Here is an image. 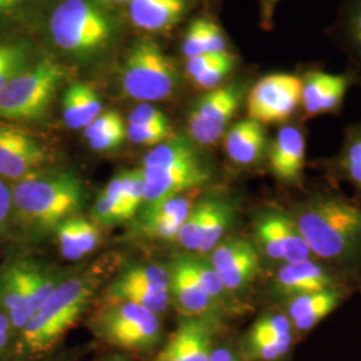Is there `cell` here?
Masks as SVG:
<instances>
[{"instance_id": "obj_1", "label": "cell", "mask_w": 361, "mask_h": 361, "mask_svg": "<svg viewBox=\"0 0 361 361\" xmlns=\"http://www.w3.org/2000/svg\"><path fill=\"white\" fill-rule=\"evenodd\" d=\"M97 286L98 279L90 274L63 280L15 336L10 361H39L58 350L89 308Z\"/></svg>"}, {"instance_id": "obj_2", "label": "cell", "mask_w": 361, "mask_h": 361, "mask_svg": "<svg viewBox=\"0 0 361 361\" xmlns=\"http://www.w3.org/2000/svg\"><path fill=\"white\" fill-rule=\"evenodd\" d=\"M51 44L79 65L102 61L121 35V27L97 0H58L47 19Z\"/></svg>"}, {"instance_id": "obj_3", "label": "cell", "mask_w": 361, "mask_h": 361, "mask_svg": "<svg viewBox=\"0 0 361 361\" xmlns=\"http://www.w3.org/2000/svg\"><path fill=\"white\" fill-rule=\"evenodd\" d=\"M13 222L34 234L54 232L75 217L86 201L85 188L75 173L42 170L11 185Z\"/></svg>"}, {"instance_id": "obj_4", "label": "cell", "mask_w": 361, "mask_h": 361, "mask_svg": "<svg viewBox=\"0 0 361 361\" xmlns=\"http://www.w3.org/2000/svg\"><path fill=\"white\" fill-rule=\"evenodd\" d=\"M293 219L314 257L341 264L360 259V207L336 197H316L298 207Z\"/></svg>"}, {"instance_id": "obj_5", "label": "cell", "mask_w": 361, "mask_h": 361, "mask_svg": "<svg viewBox=\"0 0 361 361\" xmlns=\"http://www.w3.org/2000/svg\"><path fill=\"white\" fill-rule=\"evenodd\" d=\"M143 202L141 209L194 192L212 177V168L200 146L186 137H171L143 157ZM140 209V210H141Z\"/></svg>"}, {"instance_id": "obj_6", "label": "cell", "mask_w": 361, "mask_h": 361, "mask_svg": "<svg viewBox=\"0 0 361 361\" xmlns=\"http://www.w3.org/2000/svg\"><path fill=\"white\" fill-rule=\"evenodd\" d=\"M90 329L104 347L126 355H150L165 341L161 317L128 301L107 302L90 319Z\"/></svg>"}, {"instance_id": "obj_7", "label": "cell", "mask_w": 361, "mask_h": 361, "mask_svg": "<svg viewBox=\"0 0 361 361\" xmlns=\"http://www.w3.org/2000/svg\"><path fill=\"white\" fill-rule=\"evenodd\" d=\"M66 77L67 67L55 58L37 59L0 90V119L35 122L44 118Z\"/></svg>"}, {"instance_id": "obj_8", "label": "cell", "mask_w": 361, "mask_h": 361, "mask_svg": "<svg viewBox=\"0 0 361 361\" xmlns=\"http://www.w3.org/2000/svg\"><path fill=\"white\" fill-rule=\"evenodd\" d=\"M180 73L173 58L150 38L130 46L119 73V87L142 104L168 99L180 89Z\"/></svg>"}, {"instance_id": "obj_9", "label": "cell", "mask_w": 361, "mask_h": 361, "mask_svg": "<svg viewBox=\"0 0 361 361\" xmlns=\"http://www.w3.org/2000/svg\"><path fill=\"white\" fill-rule=\"evenodd\" d=\"M61 283V274L31 258H15L0 269V310L15 336Z\"/></svg>"}, {"instance_id": "obj_10", "label": "cell", "mask_w": 361, "mask_h": 361, "mask_svg": "<svg viewBox=\"0 0 361 361\" xmlns=\"http://www.w3.org/2000/svg\"><path fill=\"white\" fill-rule=\"evenodd\" d=\"M246 78H235L201 95L189 111V138L200 147L213 146L225 135L249 91Z\"/></svg>"}, {"instance_id": "obj_11", "label": "cell", "mask_w": 361, "mask_h": 361, "mask_svg": "<svg viewBox=\"0 0 361 361\" xmlns=\"http://www.w3.org/2000/svg\"><path fill=\"white\" fill-rule=\"evenodd\" d=\"M297 73H271L257 79L246 95L247 118L261 125L284 123L300 107Z\"/></svg>"}, {"instance_id": "obj_12", "label": "cell", "mask_w": 361, "mask_h": 361, "mask_svg": "<svg viewBox=\"0 0 361 361\" xmlns=\"http://www.w3.org/2000/svg\"><path fill=\"white\" fill-rule=\"evenodd\" d=\"M51 161V150L37 135L0 123V178L23 180L46 170Z\"/></svg>"}, {"instance_id": "obj_13", "label": "cell", "mask_w": 361, "mask_h": 361, "mask_svg": "<svg viewBox=\"0 0 361 361\" xmlns=\"http://www.w3.org/2000/svg\"><path fill=\"white\" fill-rule=\"evenodd\" d=\"M219 332L216 317L180 316L176 329L147 361H209Z\"/></svg>"}, {"instance_id": "obj_14", "label": "cell", "mask_w": 361, "mask_h": 361, "mask_svg": "<svg viewBox=\"0 0 361 361\" xmlns=\"http://www.w3.org/2000/svg\"><path fill=\"white\" fill-rule=\"evenodd\" d=\"M301 80L300 109L305 118L337 113L356 78L347 70L335 74L319 67H305L297 73Z\"/></svg>"}, {"instance_id": "obj_15", "label": "cell", "mask_w": 361, "mask_h": 361, "mask_svg": "<svg viewBox=\"0 0 361 361\" xmlns=\"http://www.w3.org/2000/svg\"><path fill=\"white\" fill-rule=\"evenodd\" d=\"M256 240L259 250L273 261L285 264L314 257L298 231L293 216L286 213H264L256 222Z\"/></svg>"}, {"instance_id": "obj_16", "label": "cell", "mask_w": 361, "mask_h": 361, "mask_svg": "<svg viewBox=\"0 0 361 361\" xmlns=\"http://www.w3.org/2000/svg\"><path fill=\"white\" fill-rule=\"evenodd\" d=\"M209 262L217 271L228 292L245 289L259 271L257 249L244 238L222 240L210 252Z\"/></svg>"}, {"instance_id": "obj_17", "label": "cell", "mask_w": 361, "mask_h": 361, "mask_svg": "<svg viewBox=\"0 0 361 361\" xmlns=\"http://www.w3.org/2000/svg\"><path fill=\"white\" fill-rule=\"evenodd\" d=\"M170 273V300L180 316L217 317L219 304L198 284L189 269L185 256L174 258L168 267Z\"/></svg>"}, {"instance_id": "obj_18", "label": "cell", "mask_w": 361, "mask_h": 361, "mask_svg": "<svg viewBox=\"0 0 361 361\" xmlns=\"http://www.w3.org/2000/svg\"><path fill=\"white\" fill-rule=\"evenodd\" d=\"M307 141L300 126L283 125L269 145V166L277 180L285 183H298L305 166Z\"/></svg>"}, {"instance_id": "obj_19", "label": "cell", "mask_w": 361, "mask_h": 361, "mask_svg": "<svg viewBox=\"0 0 361 361\" xmlns=\"http://www.w3.org/2000/svg\"><path fill=\"white\" fill-rule=\"evenodd\" d=\"M195 192V190H194ZM193 192L166 198L153 207L140 210L141 232L155 240L177 238L183 221L188 219L194 205Z\"/></svg>"}, {"instance_id": "obj_20", "label": "cell", "mask_w": 361, "mask_h": 361, "mask_svg": "<svg viewBox=\"0 0 361 361\" xmlns=\"http://www.w3.org/2000/svg\"><path fill=\"white\" fill-rule=\"evenodd\" d=\"M335 286V277L313 259L285 262L273 279V293L286 300Z\"/></svg>"}, {"instance_id": "obj_21", "label": "cell", "mask_w": 361, "mask_h": 361, "mask_svg": "<svg viewBox=\"0 0 361 361\" xmlns=\"http://www.w3.org/2000/svg\"><path fill=\"white\" fill-rule=\"evenodd\" d=\"M224 149L233 164L252 166L258 164L269 150L268 134L264 125L246 118L226 130Z\"/></svg>"}, {"instance_id": "obj_22", "label": "cell", "mask_w": 361, "mask_h": 361, "mask_svg": "<svg viewBox=\"0 0 361 361\" xmlns=\"http://www.w3.org/2000/svg\"><path fill=\"white\" fill-rule=\"evenodd\" d=\"M326 34L347 55L348 70L361 83V0H343Z\"/></svg>"}, {"instance_id": "obj_23", "label": "cell", "mask_w": 361, "mask_h": 361, "mask_svg": "<svg viewBox=\"0 0 361 361\" xmlns=\"http://www.w3.org/2000/svg\"><path fill=\"white\" fill-rule=\"evenodd\" d=\"M343 297L344 290L340 285L320 292L293 297L288 300L286 316L289 317L293 329L298 332H308L337 308Z\"/></svg>"}, {"instance_id": "obj_24", "label": "cell", "mask_w": 361, "mask_h": 361, "mask_svg": "<svg viewBox=\"0 0 361 361\" xmlns=\"http://www.w3.org/2000/svg\"><path fill=\"white\" fill-rule=\"evenodd\" d=\"M188 10V0H130V22L149 32L170 30Z\"/></svg>"}, {"instance_id": "obj_25", "label": "cell", "mask_w": 361, "mask_h": 361, "mask_svg": "<svg viewBox=\"0 0 361 361\" xmlns=\"http://www.w3.org/2000/svg\"><path fill=\"white\" fill-rule=\"evenodd\" d=\"M63 122L68 129H85L102 113L98 92L85 82H73L62 99Z\"/></svg>"}, {"instance_id": "obj_26", "label": "cell", "mask_w": 361, "mask_h": 361, "mask_svg": "<svg viewBox=\"0 0 361 361\" xmlns=\"http://www.w3.org/2000/svg\"><path fill=\"white\" fill-rule=\"evenodd\" d=\"M106 296L109 302L113 301H128L143 307L157 316L162 317L171 304L169 290H162L153 286L131 284L116 279L106 289Z\"/></svg>"}, {"instance_id": "obj_27", "label": "cell", "mask_w": 361, "mask_h": 361, "mask_svg": "<svg viewBox=\"0 0 361 361\" xmlns=\"http://www.w3.org/2000/svg\"><path fill=\"white\" fill-rule=\"evenodd\" d=\"M37 59L32 44L26 39L0 37V90Z\"/></svg>"}, {"instance_id": "obj_28", "label": "cell", "mask_w": 361, "mask_h": 361, "mask_svg": "<svg viewBox=\"0 0 361 361\" xmlns=\"http://www.w3.org/2000/svg\"><path fill=\"white\" fill-rule=\"evenodd\" d=\"M207 214L202 231L200 255L210 253L222 241L234 217L233 205L219 197L205 198Z\"/></svg>"}, {"instance_id": "obj_29", "label": "cell", "mask_w": 361, "mask_h": 361, "mask_svg": "<svg viewBox=\"0 0 361 361\" xmlns=\"http://www.w3.org/2000/svg\"><path fill=\"white\" fill-rule=\"evenodd\" d=\"M286 337H293V326L289 317L280 313H271L259 317L252 325L244 343H258Z\"/></svg>"}, {"instance_id": "obj_30", "label": "cell", "mask_w": 361, "mask_h": 361, "mask_svg": "<svg viewBox=\"0 0 361 361\" xmlns=\"http://www.w3.org/2000/svg\"><path fill=\"white\" fill-rule=\"evenodd\" d=\"M116 279L125 283L153 286L162 290H169L170 286V273L168 268L158 264H133Z\"/></svg>"}, {"instance_id": "obj_31", "label": "cell", "mask_w": 361, "mask_h": 361, "mask_svg": "<svg viewBox=\"0 0 361 361\" xmlns=\"http://www.w3.org/2000/svg\"><path fill=\"white\" fill-rule=\"evenodd\" d=\"M238 62L240 59L234 52H225L216 65L212 66L197 77L192 78L190 80L200 90H214L231 80V75L235 71Z\"/></svg>"}, {"instance_id": "obj_32", "label": "cell", "mask_w": 361, "mask_h": 361, "mask_svg": "<svg viewBox=\"0 0 361 361\" xmlns=\"http://www.w3.org/2000/svg\"><path fill=\"white\" fill-rule=\"evenodd\" d=\"M205 214H207V202L205 200H202L194 205L188 219L183 221L176 240H178L180 245L185 250L200 253Z\"/></svg>"}, {"instance_id": "obj_33", "label": "cell", "mask_w": 361, "mask_h": 361, "mask_svg": "<svg viewBox=\"0 0 361 361\" xmlns=\"http://www.w3.org/2000/svg\"><path fill=\"white\" fill-rule=\"evenodd\" d=\"M185 259L189 269L193 273L195 280L198 281V284L201 285V288L209 296L221 304L219 301H222L229 292L226 290L225 285L222 284L217 271H214L212 264L202 258L192 257V256H185Z\"/></svg>"}, {"instance_id": "obj_34", "label": "cell", "mask_w": 361, "mask_h": 361, "mask_svg": "<svg viewBox=\"0 0 361 361\" xmlns=\"http://www.w3.org/2000/svg\"><path fill=\"white\" fill-rule=\"evenodd\" d=\"M292 343L293 337L246 344L244 343L241 352L246 361H279L289 353Z\"/></svg>"}, {"instance_id": "obj_35", "label": "cell", "mask_w": 361, "mask_h": 361, "mask_svg": "<svg viewBox=\"0 0 361 361\" xmlns=\"http://www.w3.org/2000/svg\"><path fill=\"white\" fill-rule=\"evenodd\" d=\"M340 165L350 180L361 188V126L349 133L340 157Z\"/></svg>"}, {"instance_id": "obj_36", "label": "cell", "mask_w": 361, "mask_h": 361, "mask_svg": "<svg viewBox=\"0 0 361 361\" xmlns=\"http://www.w3.org/2000/svg\"><path fill=\"white\" fill-rule=\"evenodd\" d=\"M173 137L170 123L162 125H128V140L134 145L157 146Z\"/></svg>"}, {"instance_id": "obj_37", "label": "cell", "mask_w": 361, "mask_h": 361, "mask_svg": "<svg viewBox=\"0 0 361 361\" xmlns=\"http://www.w3.org/2000/svg\"><path fill=\"white\" fill-rule=\"evenodd\" d=\"M92 219L97 225L114 226L118 224L129 221L125 209L116 204V201L102 192L95 200L92 207Z\"/></svg>"}, {"instance_id": "obj_38", "label": "cell", "mask_w": 361, "mask_h": 361, "mask_svg": "<svg viewBox=\"0 0 361 361\" xmlns=\"http://www.w3.org/2000/svg\"><path fill=\"white\" fill-rule=\"evenodd\" d=\"M207 18H197L189 25L182 40V55L185 59L207 54Z\"/></svg>"}, {"instance_id": "obj_39", "label": "cell", "mask_w": 361, "mask_h": 361, "mask_svg": "<svg viewBox=\"0 0 361 361\" xmlns=\"http://www.w3.org/2000/svg\"><path fill=\"white\" fill-rule=\"evenodd\" d=\"M74 222H75V234H77L78 253L82 259L98 247L102 235L98 225L90 219L75 216Z\"/></svg>"}, {"instance_id": "obj_40", "label": "cell", "mask_w": 361, "mask_h": 361, "mask_svg": "<svg viewBox=\"0 0 361 361\" xmlns=\"http://www.w3.org/2000/svg\"><path fill=\"white\" fill-rule=\"evenodd\" d=\"M39 0H0V27L11 26L26 18Z\"/></svg>"}, {"instance_id": "obj_41", "label": "cell", "mask_w": 361, "mask_h": 361, "mask_svg": "<svg viewBox=\"0 0 361 361\" xmlns=\"http://www.w3.org/2000/svg\"><path fill=\"white\" fill-rule=\"evenodd\" d=\"M128 140V125H122L114 129L109 130L101 135H97L87 141L94 152L104 153L116 150Z\"/></svg>"}, {"instance_id": "obj_42", "label": "cell", "mask_w": 361, "mask_h": 361, "mask_svg": "<svg viewBox=\"0 0 361 361\" xmlns=\"http://www.w3.org/2000/svg\"><path fill=\"white\" fill-rule=\"evenodd\" d=\"M122 125H126V123H125L123 118L118 111H104V113H101L99 116H97L89 126H86L83 129L85 130L83 134H85L86 141H89L97 135H101L106 131L118 128V126H122Z\"/></svg>"}, {"instance_id": "obj_43", "label": "cell", "mask_w": 361, "mask_h": 361, "mask_svg": "<svg viewBox=\"0 0 361 361\" xmlns=\"http://www.w3.org/2000/svg\"><path fill=\"white\" fill-rule=\"evenodd\" d=\"M170 123L168 116L150 104H141L131 110L128 125H162Z\"/></svg>"}, {"instance_id": "obj_44", "label": "cell", "mask_w": 361, "mask_h": 361, "mask_svg": "<svg viewBox=\"0 0 361 361\" xmlns=\"http://www.w3.org/2000/svg\"><path fill=\"white\" fill-rule=\"evenodd\" d=\"M13 204L11 185L0 178V237L7 232L13 222Z\"/></svg>"}, {"instance_id": "obj_45", "label": "cell", "mask_w": 361, "mask_h": 361, "mask_svg": "<svg viewBox=\"0 0 361 361\" xmlns=\"http://www.w3.org/2000/svg\"><path fill=\"white\" fill-rule=\"evenodd\" d=\"M15 332L8 316L0 310V361H10L13 353Z\"/></svg>"}, {"instance_id": "obj_46", "label": "cell", "mask_w": 361, "mask_h": 361, "mask_svg": "<svg viewBox=\"0 0 361 361\" xmlns=\"http://www.w3.org/2000/svg\"><path fill=\"white\" fill-rule=\"evenodd\" d=\"M281 0H258L259 6V26L264 31L274 28V13Z\"/></svg>"}, {"instance_id": "obj_47", "label": "cell", "mask_w": 361, "mask_h": 361, "mask_svg": "<svg viewBox=\"0 0 361 361\" xmlns=\"http://www.w3.org/2000/svg\"><path fill=\"white\" fill-rule=\"evenodd\" d=\"M209 361H246L241 350L233 348L226 344H216V347L212 350Z\"/></svg>"}, {"instance_id": "obj_48", "label": "cell", "mask_w": 361, "mask_h": 361, "mask_svg": "<svg viewBox=\"0 0 361 361\" xmlns=\"http://www.w3.org/2000/svg\"><path fill=\"white\" fill-rule=\"evenodd\" d=\"M97 361H133L129 356L123 352H118V350H111L107 352L106 355H102Z\"/></svg>"}, {"instance_id": "obj_49", "label": "cell", "mask_w": 361, "mask_h": 361, "mask_svg": "<svg viewBox=\"0 0 361 361\" xmlns=\"http://www.w3.org/2000/svg\"><path fill=\"white\" fill-rule=\"evenodd\" d=\"M56 352V350H55ZM55 352H52L51 355H49L47 357H44V359H42V360L39 361H54V355H55Z\"/></svg>"}, {"instance_id": "obj_50", "label": "cell", "mask_w": 361, "mask_h": 361, "mask_svg": "<svg viewBox=\"0 0 361 361\" xmlns=\"http://www.w3.org/2000/svg\"><path fill=\"white\" fill-rule=\"evenodd\" d=\"M104 1H110V3H129L130 0H104Z\"/></svg>"}]
</instances>
